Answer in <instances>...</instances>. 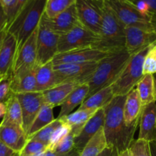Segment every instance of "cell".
Returning <instances> with one entry per match:
<instances>
[{"mask_svg": "<svg viewBox=\"0 0 156 156\" xmlns=\"http://www.w3.org/2000/svg\"><path fill=\"white\" fill-rule=\"evenodd\" d=\"M54 120V117L53 114V108L44 104L28 132V138L29 139L35 135L38 131L52 123Z\"/></svg>", "mask_w": 156, "mask_h": 156, "instance_id": "cell-29", "label": "cell"}, {"mask_svg": "<svg viewBox=\"0 0 156 156\" xmlns=\"http://www.w3.org/2000/svg\"><path fill=\"white\" fill-rule=\"evenodd\" d=\"M29 0H18V3H17V7H16V12H15V18L17 16L18 13L21 12V9L24 8V6L26 4L28 3ZM15 19V18H14ZM10 26V25H9Z\"/></svg>", "mask_w": 156, "mask_h": 156, "instance_id": "cell-44", "label": "cell"}, {"mask_svg": "<svg viewBox=\"0 0 156 156\" xmlns=\"http://www.w3.org/2000/svg\"><path fill=\"white\" fill-rule=\"evenodd\" d=\"M119 21L126 27H139L156 30V13L142 15L129 0H104Z\"/></svg>", "mask_w": 156, "mask_h": 156, "instance_id": "cell-6", "label": "cell"}, {"mask_svg": "<svg viewBox=\"0 0 156 156\" xmlns=\"http://www.w3.org/2000/svg\"><path fill=\"white\" fill-rule=\"evenodd\" d=\"M79 85L80 84L76 82H67L61 84L50 89L43 91L41 93L44 104L53 108L57 106H60L64 103L69 94Z\"/></svg>", "mask_w": 156, "mask_h": 156, "instance_id": "cell-22", "label": "cell"}, {"mask_svg": "<svg viewBox=\"0 0 156 156\" xmlns=\"http://www.w3.org/2000/svg\"><path fill=\"white\" fill-rule=\"evenodd\" d=\"M149 146L151 156H156V141L150 142Z\"/></svg>", "mask_w": 156, "mask_h": 156, "instance_id": "cell-46", "label": "cell"}, {"mask_svg": "<svg viewBox=\"0 0 156 156\" xmlns=\"http://www.w3.org/2000/svg\"><path fill=\"white\" fill-rule=\"evenodd\" d=\"M128 151L131 156H151L149 143L139 139L133 142Z\"/></svg>", "mask_w": 156, "mask_h": 156, "instance_id": "cell-36", "label": "cell"}, {"mask_svg": "<svg viewBox=\"0 0 156 156\" xmlns=\"http://www.w3.org/2000/svg\"><path fill=\"white\" fill-rule=\"evenodd\" d=\"M47 0H29L17 15L7 30L17 40V53L38 28L44 13Z\"/></svg>", "mask_w": 156, "mask_h": 156, "instance_id": "cell-4", "label": "cell"}, {"mask_svg": "<svg viewBox=\"0 0 156 156\" xmlns=\"http://www.w3.org/2000/svg\"><path fill=\"white\" fill-rule=\"evenodd\" d=\"M16 96L22 112V127L27 135L34 120L44 105L42 93L35 91L17 94Z\"/></svg>", "mask_w": 156, "mask_h": 156, "instance_id": "cell-13", "label": "cell"}, {"mask_svg": "<svg viewBox=\"0 0 156 156\" xmlns=\"http://www.w3.org/2000/svg\"><path fill=\"white\" fill-rule=\"evenodd\" d=\"M76 3V0H47L44 15L48 18H54Z\"/></svg>", "mask_w": 156, "mask_h": 156, "instance_id": "cell-31", "label": "cell"}, {"mask_svg": "<svg viewBox=\"0 0 156 156\" xmlns=\"http://www.w3.org/2000/svg\"><path fill=\"white\" fill-rule=\"evenodd\" d=\"M140 98L136 88L126 95L123 107V115L125 124L128 126H138L142 111Z\"/></svg>", "mask_w": 156, "mask_h": 156, "instance_id": "cell-21", "label": "cell"}, {"mask_svg": "<svg viewBox=\"0 0 156 156\" xmlns=\"http://www.w3.org/2000/svg\"><path fill=\"white\" fill-rule=\"evenodd\" d=\"M42 18L49 28L59 36L65 34L76 26L81 24L78 18L75 4L57 15L55 18H48L44 13Z\"/></svg>", "mask_w": 156, "mask_h": 156, "instance_id": "cell-15", "label": "cell"}, {"mask_svg": "<svg viewBox=\"0 0 156 156\" xmlns=\"http://www.w3.org/2000/svg\"><path fill=\"white\" fill-rule=\"evenodd\" d=\"M103 1L76 0L78 18L84 27L99 34L102 24V5Z\"/></svg>", "mask_w": 156, "mask_h": 156, "instance_id": "cell-10", "label": "cell"}, {"mask_svg": "<svg viewBox=\"0 0 156 156\" xmlns=\"http://www.w3.org/2000/svg\"><path fill=\"white\" fill-rule=\"evenodd\" d=\"M59 35L50 30L41 17L37 37V65H44L53 60L58 53Z\"/></svg>", "mask_w": 156, "mask_h": 156, "instance_id": "cell-8", "label": "cell"}, {"mask_svg": "<svg viewBox=\"0 0 156 156\" xmlns=\"http://www.w3.org/2000/svg\"><path fill=\"white\" fill-rule=\"evenodd\" d=\"M154 45V44H153ZM152 46V45H151ZM150 47L132 55L118 79L111 85L114 96H125L136 88L143 75V62Z\"/></svg>", "mask_w": 156, "mask_h": 156, "instance_id": "cell-5", "label": "cell"}, {"mask_svg": "<svg viewBox=\"0 0 156 156\" xmlns=\"http://www.w3.org/2000/svg\"><path fill=\"white\" fill-rule=\"evenodd\" d=\"M12 76L4 77L0 81V103H6L13 95L11 88Z\"/></svg>", "mask_w": 156, "mask_h": 156, "instance_id": "cell-37", "label": "cell"}, {"mask_svg": "<svg viewBox=\"0 0 156 156\" xmlns=\"http://www.w3.org/2000/svg\"><path fill=\"white\" fill-rule=\"evenodd\" d=\"M88 93L89 86L87 83L82 84L76 87L61 105V111L57 118L61 119L66 117L73 112L76 107L80 106L81 104L87 98Z\"/></svg>", "mask_w": 156, "mask_h": 156, "instance_id": "cell-23", "label": "cell"}, {"mask_svg": "<svg viewBox=\"0 0 156 156\" xmlns=\"http://www.w3.org/2000/svg\"><path fill=\"white\" fill-rule=\"evenodd\" d=\"M47 150V146L34 140H28L18 156H33Z\"/></svg>", "mask_w": 156, "mask_h": 156, "instance_id": "cell-35", "label": "cell"}, {"mask_svg": "<svg viewBox=\"0 0 156 156\" xmlns=\"http://www.w3.org/2000/svg\"><path fill=\"white\" fill-rule=\"evenodd\" d=\"M98 34L83 25H78L65 34L60 36L58 53L93 47L98 41Z\"/></svg>", "mask_w": 156, "mask_h": 156, "instance_id": "cell-9", "label": "cell"}, {"mask_svg": "<svg viewBox=\"0 0 156 156\" xmlns=\"http://www.w3.org/2000/svg\"><path fill=\"white\" fill-rule=\"evenodd\" d=\"M6 113V103H0V118L4 117Z\"/></svg>", "mask_w": 156, "mask_h": 156, "instance_id": "cell-47", "label": "cell"}, {"mask_svg": "<svg viewBox=\"0 0 156 156\" xmlns=\"http://www.w3.org/2000/svg\"><path fill=\"white\" fill-rule=\"evenodd\" d=\"M74 135L71 132L52 151L59 154H66L74 149Z\"/></svg>", "mask_w": 156, "mask_h": 156, "instance_id": "cell-38", "label": "cell"}, {"mask_svg": "<svg viewBox=\"0 0 156 156\" xmlns=\"http://www.w3.org/2000/svg\"><path fill=\"white\" fill-rule=\"evenodd\" d=\"M38 28L32 33L24 45L18 51L12 73L22 69L33 68L37 65V37Z\"/></svg>", "mask_w": 156, "mask_h": 156, "instance_id": "cell-16", "label": "cell"}, {"mask_svg": "<svg viewBox=\"0 0 156 156\" xmlns=\"http://www.w3.org/2000/svg\"><path fill=\"white\" fill-rule=\"evenodd\" d=\"M97 111L96 109H78L75 112L70 113L66 117L61 118V120L70 126L71 133L74 136H76Z\"/></svg>", "mask_w": 156, "mask_h": 156, "instance_id": "cell-24", "label": "cell"}, {"mask_svg": "<svg viewBox=\"0 0 156 156\" xmlns=\"http://www.w3.org/2000/svg\"><path fill=\"white\" fill-rule=\"evenodd\" d=\"M62 123V120L61 119L56 118L54 119L52 123H50V124L46 126L45 127H44L43 129H41V130L38 131V133L33 135L32 136H31L28 140H36V141L40 142V143H43L45 146H47V147L48 148L49 144H50V139H51L52 135H53L54 132L55 131V129L60 126V125Z\"/></svg>", "mask_w": 156, "mask_h": 156, "instance_id": "cell-32", "label": "cell"}, {"mask_svg": "<svg viewBox=\"0 0 156 156\" xmlns=\"http://www.w3.org/2000/svg\"><path fill=\"white\" fill-rule=\"evenodd\" d=\"M17 54V40L7 30L0 47V75L3 77L12 76Z\"/></svg>", "mask_w": 156, "mask_h": 156, "instance_id": "cell-17", "label": "cell"}, {"mask_svg": "<svg viewBox=\"0 0 156 156\" xmlns=\"http://www.w3.org/2000/svg\"><path fill=\"white\" fill-rule=\"evenodd\" d=\"M97 156H119V153H118L117 150L113 148L107 146L99 155Z\"/></svg>", "mask_w": 156, "mask_h": 156, "instance_id": "cell-43", "label": "cell"}, {"mask_svg": "<svg viewBox=\"0 0 156 156\" xmlns=\"http://www.w3.org/2000/svg\"><path fill=\"white\" fill-rule=\"evenodd\" d=\"M6 32H7V29H4V30L0 32V47H1L3 39H4L5 36L6 34Z\"/></svg>", "mask_w": 156, "mask_h": 156, "instance_id": "cell-48", "label": "cell"}, {"mask_svg": "<svg viewBox=\"0 0 156 156\" xmlns=\"http://www.w3.org/2000/svg\"><path fill=\"white\" fill-rule=\"evenodd\" d=\"M156 74V44L151 46L143 62V75Z\"/></svg>", "mask_w": 156, "mask_h": 156, "instance_id": "cell-33", "label": "cell"}, {"mask_svg": "<svg viewBox=\"0 0 156 156\" xmlns=\"http://www.w3.org/2000/svg\"><path fill=\"white\" fill-rule=\"evenodd\" d=\"M104 108L96 111V114L86 123L84 127L76 136L74 137V147L81 152L89 140L96 133L104 124Z\"/></svg>", "mask_w": 156, "mask_h": 156, "instance_id": "cell-20", "label": "cell"}, {"mask_svg": "<svg viewBox=\"0 0 156 156\" xmlns=\"http://www.w3.org/2000/svg\"><path fill=\"white\" fill-rule=\"evenodd\" d=\"M8 25V19L6 16L5 11L0 3V32L4 29H7Z\"/></svg>", "mask_w": 156, "mask_h": 156, "instance_id": "cell-42", "label": "cell"}, {"mask_svg": "<svg viewBox=\"0 0 156 156\" xmlns=\"http://www.w3.org/2000/svg\"><path fill=\"white\" fill-rule=\"evenodd\" d=\"M149 5L151 10L156 13V0H143Z\"/></svg>", "mask_w": 156, "mask_h": 156, "instance_id": "cell-45", "label": "cell"}, {"mask_svg": "<svg viewBox=\"0 0 156 156\" xmlns=\"http://www.w3.org/2000/svg\"><path fill=\"white\" fill-rule=\"evenodd\" d=\"M38 66L12 73V91L13 94L35 92L37 88L36 71Z\"/></svg>", "mask_w": 156, "mask_h": 156, "instance_id": "cell-18", "label": "cell"}, {"mask_svg": "<svg viewBox=\"0 0 156 156\" xmlns=\"http://www.w3.org/2000/svg\"><path fill=\"white\" fill-rule=\"evenodd\" d=\"M139 140L156 141V104L151 103L142 109L139 120Z\"/></svg>", "mask_w": 156, "mask_h": 156, "instance_id": "cell-19", "label": "cell"}, {"mask_svg": "<svg viewBox=\"0 0 156 156\" xmlns=\"http://www.w3.org/2000/svg\"><path fill=\"white\" fill-rule=\"evenodd\" d=\"M110 54V53L102 51L92 47H84L57 53L52 60V63L53 65H57L63 63L97 62Z\"/></svg>", "mask_w": 156, "mask_h": 156, "instance_id": "cell-11", "label": "cell"}, {"mask_svg": "<svg viewBox=\"0 0 156 156\" xmlns=\"http://www.w3.org/2000/svg\"><path fill=\"white\" fill-rule=\"evenodd\" d=\"M71 132L70 127L65 123L64 122L62 121V123L55 129L53 135H52L51 139H50V144H49L47 150H54V148L68 135Z\"/></svg>", "mask_w": 156, "mask_h": 156, "instance_id": "cell-34", "label": "cell"}, {"mask_svg": "<svg viewBox=\"0 0 156 156\" xmlns=\"http://www.w3.org/2000/svg\"><path fill=\"white\" fill-rule=\"evenodd\" d=\"M97 62L63 63L53 65L58 85L67 82H76L80 85L88 82L94 73Z\"/></svg>", "mask_w": 156, "mask_h": 156, "instance_id": "cell-7", "label": "cell"}, {"mask_svg": "<svg viewBox=\"0 0 156 156\" xmlns=\"http://www.w3.org/2000/svg\"><path fill=\"white\" fill-rule=\"evenodd\" d=\"M6 113L2 120L22 126V112L16 94H14L6 103Z\"/></svg>", "mask_w": 156, "mask_h": 156, "instance_id": "cell-30", "label": "cell"}, {"mask_svg": "<svg viewBox=\"0 0 156 156\" xmlns=\"http://www.w3.org/2000/svg\"><path fill=\"white\" fill-rule=\"evenodd\" d=\"M125 34V50L132 56L145 47L156 44V30L126 26Z\"/></svg>", "mask_w": 156, "mask_h": 156, "instance_id": "cell-12", "label": "cell"}, {"mask_svg": "<svg viewBox=\"0 0 156 156\" xmlns=\"http://www.w3.org/2000/svg\"><path fill=\"white\" fill-rule=\"evenodd\" d=\"M36 91L38 92H43L59 85L54 71L52 61L38 67L36 71Z\"/></svg>", "mask_w": 156, "mask_h": 156, "instance_id": "cell-25", "label": "cell"}, {"mask_svg": "<svg viewBox=\"0 0 156 156\" xmlns=\"http://www.w3.org/2000/svg\"><path fill=\"white\" fill-rule=\"evenodd\" d=\"M103 128L101 127L90 139L80 153V156H97L107 147Z\"/></svg>", "mask_w": 156, "mask_h": 156, "instance_id": "cell-28", "label": "cell"}, {"mask_svg": "<svg viewBox=\"0 0 156 156\" xmlns=\"http://www.w3.org/2000/svg\"><path fill=\"white\" fill-rule=\"evenodd\" d=\"M95 1H104V0H95Z\"/></svg>", "mask_w": 156, "mask_h": 156, "instance_id": "cell-53", "label": "cell"}, {"mask_svg": "<svg viewBox=\"0 0 156 156\" xmlns=\"http://www.w3.org/2000/svg\"><path fill=\"white\" fill-rule=\"evenodd\" d=\"M28 138L22 126L2 120L0 123V141L11 149L19 153Z\"/></svg>", "mask_w": 156, "mask_h": 156, "instance_id": "cell-14", "label": "cell"}, {"mask_svg": "<svg viewBox=\"0 0 156 156\" xmlns=\"http://www.w3.org/2000/svg\"><path fill=\"white\" fill-rule=\"evenodd\" d=\"M2 6L5 11L8 19L7 29L15 18L18 0H0Z\"/></svg>", "mask_w": 156, "mask_h": 156, "instance_id": "cell-39", "label": "cell"}, {"mask_svg": "<svg viewBox=\"0 0 156 156\" xmlns=\"http://www.w3.org/2000/svg\"><path fill=\"white\" fill-rule=\"evenodd\" d=\"M111 85L97 91L84 100L78 109H96L104 108L114 98Z\"/></svg>", "mask_w": 156, "mask_h": 156, "instance_id": "cell-27", "label": "cell"}, {"mask_svg": "<svg viewBox=\"0 0 156 156\" xmlns=\"http://www.w3.org/2000/svg\"><path fill=\"white\" fill-rule=\"evenodd\" d=\"M125 26L103 1L102 24L98 41L92 47L107 53H115L125 49Z\"/></svg>", "mask_w": 156, "mask_h": 156, "instance_id": "cell-3", "label": "cell"}, {"mask_svg": "<svg viewBox=\"0 0 156 156\" xmlns=\"http://www.w3.org/2000/svg\"><path fill=\"white\" fill-rule=\"evenodd\" d=\"M119 156H131V155H130V152L129 151H128V149H127V150L121 152V153L119 155Z\"/></svg>", "mask_w": 156, "mask_h": 156, "instance_id": "cell-49", "label": "cell"}, {"mask_svg": "<svg viewBox=\"0 0 156 156\" xmlns=\"http://www.w3.org/2000/svg\"><path fill=\"white\" fill-rule=\"evenodd\" d=\"M154 82H155V87H156V74L154 75Z\"/></svg>", "mask_w": 156, "mask_h": 156, "instance_id": "cell-51", "label": "cell"}, {"mask_svg": "<svg viewBox=\"0 0 156 156\" xmlns=\"http://www.w3.org/2000/svg\"><path fill=\"white\" fill-rule=\"evenodd\" d=\"M131 57L132 55L124 49L110 53L98 62L94 73L87 83L89 86L87 98L110 86L123 71Z\"/></svg>", "mask_w": 156, "mask_h": 156, "instance_id": "cell-2", "label": "cell"}, {"mask_svg": "<svg viewBox=\"0 0 156 156\" xmlns=\"http://www.w3.org/2000/svg\"><path fill=\"white\" fill-rule=\"evenodd\" d=\"M125 96H115L104 108V134L107 146L116 149L119 154L128 149L134 142V135L138 126H128L125 123L123 107Z\"/></svg>", "mask_w": 156, "mask_h": 156, "instance_id": "cell-1", "label": "cell"}, {"mask_svg": "<svg viewBox=\"0 0 156 156\" xmlns=\"http://www.w3.org/2000/svg\"><path fill=\"white\" fill-rule=\"evenodd\" d=\"M3 78H4V77H3V76H1V75H0V81H1V80H2V79H3Z\"/></svg>", "mask_w": 156, "mask_h": 156, "instance_id": "cell-52", "label": "cell"}, {"mask_svg": "<svg viewBox=\"0 0 156 156\" xmlns=\"http://www.w3.org/2000/svg\"><path fill=\"white\" fill-rule=\"evenodd\" d=\"M15 156H18V154H17V155H15Z\"/></svg>", "mask_w": 156, "mask_h": 156, "instance_id": "cell-54", "label": "cell"}, {"mask_svg": "<svg viewBox=\"0 0 156 156\" xmlns=\"http://www.w3.org/2000/svg\"><path fill=\"white\" fill-rule=\"evenodd\" d=\"M142 108L151 103L156 102V87L154 75H144L136 86Z\"/></svg>", "mask_w": 156, "mask_h": 156, "instance_id": "cell-26", "label": "cell"}, {"mask_svg": "<svg viewBox=\"0 0 156 156\" xmlns=\"http://www.w3.org/2000/svg\"><path fill=\"white\" fill-rule=\"evenodd\" d=\"M18 153L0 141V156H15Z\"/></svg>", "mask_w": 156, "mask_h": 156, "instance_id": "cell-41", "label": "cell"}, {"mask_svg": "<svg viewBox=\"0 0 156 156\" xmlns=\"http://www.w3.org/2000/svg\"><path fill=\"white\" fill-rule=\"evenodd\" d=\"M45 152H46V151H45V152H41V153H38V154H37V155H35L33 156H44V155H45Z\"/></svg>", "mask_w": 156, "mask_h": 156, "instance_id": "cell-50", "label": "cell"}, {"mask_svg": "<svg viewBox=\"0 0 156 156\" xmlns=\"http://www.w3.org/2000/svg\"><path fill=\"white\" fill-rule=\"evenodd\" d=\"M80 152L76 148H74L73 150L70 151V152L66 154H59L54 152V151L47 150L46 151L45 155L44 156H80Z\"/></svg>", "mask_w": 156, "mask_h": 156, "instance_id": "cell-40", "label": "cell"}]
</instances>
